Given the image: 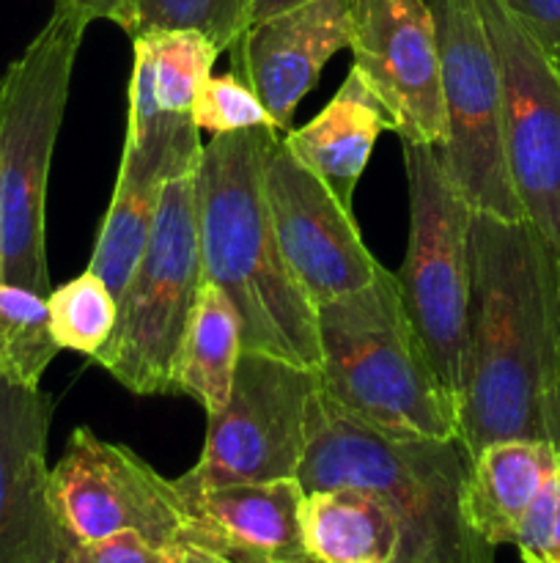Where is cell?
<instances>
[{
  "label": "cell",
  "mask_w": 560,
  "mask_h": 563,
  "mask_svg": "<svg viewBox=\"0 0 560 563\" xmlns=\"http://www.w3.org/2000/svg\"><path fill=\"white\" fill-rule=\"evenodd\" d=\"M470 264L456 418L472 460L497 440H547L560 374V256L527 220L472 212Z\"/></svg>",
  "instance_id": "1"
},
{
  "label": "cell",
  "mask_w": 560,
  "mask_h": 563,
  "mask_svg": "<svg viewBox=\"0 0 560 563\" xmlns=\"http://www.w3.org/2000/svg\"><path fill=\"white\" fill-rule=\"evenodd\" d=\"M280 137L264 124L212 135L201 148L195 170L201 275L239 313L245 350L318 372L316 306L285 264L264 190V168Z\"/></svg>",
  "instance_id": "2"
},
{
  "label": "cell",
  "mask_w": 560,
  "mask_h": 563,
  "mask_svg": "<svg viewBox=\"0 0 560 563\" xmlns=\"http://www.w3.org/2000/svg\"><path fill=\"white\" fill-rule=\"evenodd\" d=\"M470 462L459 438H390L318 388L296 482L302 493L357 487L377 495L399 522L395 563H494L497 548L464 515Z\"/></svg>",
  "instance_id": "3"
},
{
  "label": "cell",
  "mask_w": 560,
  "mask_h": 563,
  "mask_svg": "<svg viewBox=\"0 0 560 563\" xmlns=\"http://www.w3.org/2000/svg\"><path fill=\"white\" fill-rule=\"evenodd\" d=\"M318 388L390 438H459L456 399L437 377L388 267L316 308Z\"/></svg>",
  "instance_id": "4"
},
{
  "label": "cell",
  "mask_w": 560,
  "mask_h": 563,
  "mask_svg": "<svg viewBox=\"0 0 560 563\" xmlns=\"http://www.w3.org/2000/svg\"><path fill=\"white\" fill-rule=\"evenodd\" d=\"M88 22L55 9L0 77V223L3 280L49 295L47 181L71 71Z\"/></svg>",
  "instance_id": "5"
},
{
  "label": "cell",
  "mask_w": 560,
  "mask_h": 563,
  "mask_svg": "<svg viewBox=\"0 0 560 563\" xmlns=\"http://www.w3.org/2000/svg\"><path fill=\"white\" fill-rule=\"evenodd\" d=\"M195 170L165 185L152 234L119 297L113 339L93 357L137 396L170 394V368L203 280Z\"/></svg>",
  "instance_id": "6"
},
{
  "label": "cell",
  "mask_w": 560,
  "mask_h": 563,
  "mask_svg": "<svg viewBox=\"0 0 560 563\" xmlns=\"http://www.w3.org/2000/svg\"><path fill=\"white\" fill-rule=\"evenodd\" d=\"M401 146L410 187V242L395 280L434 372L456 399L470 317L472 209L445 174L437 148Z\"/></svg>",
  "instance_id": "7"
},
{
  "label": "cell",
  "mask_w": 560,
  "mask_h": 563,
  "mask_svg": "<svg viewBox=\"0 0 560 563\" xmlns=\"http://www.w3.org/2000/svg\"><path fill=\"white\" fill-rule=\"evenodd\" d=\"M426 3L437 27L448 130L439 163L472 212L525 220L505 163L497 60L478 0Z\"/></svg>",
  "instance_id": "8"
},
{
  "label": "cell",
  "mask_w": 560,
  "mask_h": 563,
  "mask_svg": "<svg viewBox=\"0 0 560 563\" xmlns=\"http://www.w3.org/2000/svg\"><path fill=\"white\" fill-rule=\"evenodd\" d=\"M318 394V372L267 352H242L225 407L206 416L201 460L176 489L267 484L296 478L305 456L307 410Z\"/></svg>",
  "instance_id": "9"
},
{
  "label": "cell",
  "mask_w": 560,
  "mask_h": 563,
  "mask_svg": "<svg viewBox=\"0 0 560 563\" xmlns=\"http://www.w3.org/2000/svg\"><path fill=\"white\" fill-rule=\"evenodd\" d=\"M500 75L503 146L527 223L560 256V64L503 0H478Z\"/></svg>",
  "instance_id": "10"
},
{
  "label": "cell",
  "mask_w": 560,
  "mask_h": 563,
  "mask_svg": "<svg viewBox=\"0 0 560 563\" xmlns=\"http://www.w3.org/2000/svg\"><path fill=\"white\" fill-rule=\"evenodd\" d=\"M49 504L60 550L115 533H137L165 548L187 544V511L173 482L88 427L69 434L64 456L49 471Z\"/></svg>",
  "instance_id": "11"
},
{
  "label": "cell",
  "mask_w": 560,
  "mask_h": 563,
  "mask_svg": "<svg viewBox=\"0 0 560 563\" xmlns=\"http://www.w3.org/2000/svg\"><path fill=\"white\" fill-rule=\"evenodd\" d=\"M349 49L401 143L443 146V66L426 0H351Z\"/></svg>",
  "instance_id": "12"
},
{
  "label": "cell",
  "mask_w": 560,
  "mask_h": 563,
  "mask_svg": "<svg viewBox=\"0 0 560 563\" xmlns=\"http://www.w3.org/2000/svg\"><path fill=\"white\" fill-rule=\"evenodd\" d=\"M264 190L285 264L313 306L351 295L377 278L382 264L362 242L351 209L283 141L269 154Z\"/></svg>",
  "instance_id": "13"
},
{
  "label": "cell",
  "mask_w": 560,
  "mask_h": 563,
  "mask_svg": "<svg viewBox=\"0 0 560 563\" xmlns=\"http://www.w3.org/2000/svg\"><path fill=\"white\" fill-rule=\"evenodd\" d=\"M201 130L187 115H159L146 124H126L113 201L104 212L88 269L97 273L115 300L126 289L132 269L146 247L163 203L165 185L198 168Z\"/></svg>",
  "instance_id": "14"
},
{
  "label": "cell",
  "mask_w": 560,
  "mask_h": 563,
  "mask_svg": "<svg viewBox=\"0 0 560 563\" xmlns=\"http://www.w3.org/2000/svg\"><path fill=\"white\" fill-rule=\"evenodd\" d=\"M351 0H311L250 22L231 44V71L253 88L275 130L289 132L296 104L335 53L349 47Z\"/></svg>",
  "instance_id": "15"
},
{
  "label": "cell",
  "mask_w": 560,
  "mask_h": 563,
  "mask_svg": "<svg viewBox=\"0 0 560 563\" xmlns=\"http://www.w3.org/2000/svg\"><path fill=\"white\" fill-rule=\"evenodd\" d=\"M53 396L0 379V563H58L47 438Z\"/></svg>",
  "instance_id": "16"
},
{
  "label": "cell",
  "mask_w": 560,
  "mask_h": 563,
  "mask_svg": "<svg viewBox=\"0 0 560 563\" xmlns=\"http://www.w3.org/2000/svg\"><path fill=\"white\" fill-rule=\"evenodd\" d=\"M187 511V544H201L234 563H311L302 544L296 478L176 489Z\"/></svg>",
  "instance_id": "17"
},
{
  "label": "cell",
  "mask_w": 560,
  "mask_h": 563,
  "mask_svg": "<svg viewBox=\"0 0 560 563\" xmlns=\"http://www.w3.org/2000/svg\"><path fill=\"white\" fill-rule=\"evenodd\" d=\"M390 119L355 69L344 77L335 97L307 124L283 132V146L351 209L357 181L371 159L377 137Z\"/></svg>",
  "instance_id": "18"
},
{
  "label": "cell",
  "mask_w": 560,
  "mask_h": 563,
  "mask_svg": "<svg viewBox=\"0 0 560 563\" xmlns=\"http://www.w3.org/2000/svg\"><path fill=\"white\" fill-rule=\"evenodd\" d=\"M560 456L549 440H497L470 462L464 515L472 531L492 548L514 542L522 517L558 473Z\"/></svg>",
  "instance_id": "19"
},
{
  "label": "cell",
  "mask_w": 560,
  "mask_h": 563,
  "mask_svg": "<svg viewBox=\"0 0 560 563\" xmlns=\"http://www.w3.org/2000/svg\"><path fill=\"white\" fill-rule=\"evenodd\" d=\"M223 49L187 27H154L132 36V80L126 124H146L159 115H187L198 91L212 77Z\"/></svg>",
  "instance_id": "20"
},
{
  "label": "cell",
  "mask_w": 560,
  "mask_h": 563,
  "mask_svg": "<svg viewBox=\"0 0 560 563\" xmlns=\"http://www.w3.org/2000/svg\"><path fill=\"white\" fill-rule=\"evenodd\" d=\"M302 544L311 563H395L401 531L393 511L357 487L302 495Z\"/></svg>",
  "instance_id": "21"
},
{
  "label": "cell",
  "mask_w": 560,
  "mask_h": 563,
  "mask_svg": "<svg viewBox=\"0 0 560 563\" xmlns=\"http://www.w3.org/2000/svg\"><path fill=\"white\" fill-rule=\"evenodd\" d=\"M242 352L239 313L217 286L201 280L170 368V394L190 396L214 416L228 401Z\"/></svg>",
  "instance_id": "22"
},
{
  "label": "cell",
  "mask_w": 560,
  "mask_h": 563,
  "mask_svg": "<svg viewBox=\"0 0 560 563\" xmlns=\"http://www.w3.org/2000/svg\"><path fill=\"white\" fill-rule=\"evenodd\" d=\"M58 352L49 333L47 297L0 280V379L38 385Z\"/></svg>",
  "instance_id": "23"
},
{
  "label": "cell",
  "mask_w": 560,
  "mask_h": 563,
  "mask_svg": "<svg viewBox=\"0 0 560 563\" xmlns=\"http://www.w3.org/2000/svg\"><path fill=\"white\" fill-rule=\"evenodd\" d=\"M49 333L58 350L97 357L119 324V300L97 273L86 269L47 295Z\"/></svg>",
  "instance_id": "24"
},
{
  "label": "cell",
  "mask_w": 560,
  "mask_h": 563,
  "mask_svg": "<svg viewBox=\"0 0 560 563\" xmlns=\"http://www.w3.org/2000/svg\"><path fill=\"white\" fill-rule=\"evenodd\" d=\"M253 0H135V36L154 27H187L228 49L247 27Z\"/></svg>",
  "instance_id": "25"
},
{
  "label": "cell",
  "mask_w": 560,
  "mask_h": 563,
  "mask_svg": "<svg viewBox=\"0 0 560 563\" xmlns=\"http://www.w3.org/2000/svg\"><path fill=\"white\" fill-rule=\"evenodd\" d=\"M190 119L198 130H206L212 135H225V132H239L264 124L272 126V119H269L261 99L234 71L212 75L203 82L195 102H192Z\"/></svg>",
  "instance_id": "26"
},
{
  "label": "cell",
  "mask_w": 560,
  "mask_h": 563,
  "mask_svg": "<svg viewBox=\"0 0 560 563\" xmlns=\"http://www.w3.org/2000/svg\"><path fill=\"white\" fill-rule=\"evenodd\" d=\"M522 563H560V467L514 533Z\"/></svg>",
  "instance_id": "27"
},
{
  "label": "cell",
  "mask_w": 560,
  "mask_h": 563,
  "mask_svg": "<svg viewBox=\"0 0 560 563\" xmlns=\"http://www.w3.org/2000/svg\"><path fill=\"white\" fill-rule=\"evenodd\" d=\"M181 555H184V544L165 548L137 533H115V537L64 548L58 563H181Z\"/></svg>",
  "instance_id": "28"
},
{
  "label": "cell",
  "mask_w": 560,
  "mask_h": 563,
  "mask_svg": "<svg viewBox=\"0 0 560 563\" xmlns=\"http://www.w3.org/2000/svg\"><path fill=\"white\" fill-rule=\"evenodd\" d=\"M522 27L560 64V0H503Z\"/></svg>",
  "instance_id": "29"
},
{
  "label": "cell",
  "mask_w": 560,
  "mask_h": 563,
  "mask_svg": "<svg viewBox=\"0 0 560 563\" xmlns=\"http://www.w3.org/2000/svg\"><path fill=\"white\" fill-rule=\"evenodd\" d=\"M55 9L71 11V14L82 16L91 25L93 20H108L135 36L137 14H135V0H53Z\"/></svg>",
  "instance_id": "30"
},
{
  "label": "cell",
  "mask_w": 560,
  "mask_h": 563,
  "mask_svg": "<svg viewBox=\"0 0 560 563\" xmlns=\"http://www.w3.org/2000/svg\"><path fill=\"white\" fill-rule=\"evenodd\" d=\"M547 440L555 445L560 456V374L558 383H555L552 396H549V407H547Z\"/></svg>",
  "instance_id": "31"
},
{
  "label": "cell",
  "mask_w": 560,
  "mask_h": 563,
  "mask_svg": "<svg viewBox=\"0 0 560 563\" xmlns=\"http://www.w3.org/2000/svg\"><path fill=\"white\" fill-rule=\"evenodd\" d=\"M302 3H311V0H253L247 25H250V22L264 20V16L280 14V11H285V9H294V5H302Z\"/></svg>",
  "instance_id": "32"
},
{
  "label": "cell",
  "mask_w": 560,
  "mask_h": 563,
  "mask_svg": "<svg viewBox=\"0 0 560 563\" xmlns=\"http://www.w3.org/2000/svg\"><path fill=\"white\" fill-rule=\"evenodd\" d=\"M181 563H234L225 555L214 553V550L201 548V544H184V555H181Z\"/></svg>",
  "instance_id": "33"
},
{
  "label": "cell",
  "mask_w": 560,
  "mask_h": 563,
  "mask_svg": "<svg viewBox=\"0 0 560 563\" xmlns=\"http://www.w3.org/2000/svg\"><path fill=\"white\" fill-rule=\"evenodd\" d=\"M0 280H3V223H0Z\"/></svg>",
  "instance_id": "34"
}]
</instances>
